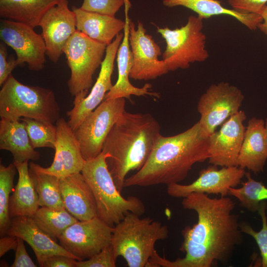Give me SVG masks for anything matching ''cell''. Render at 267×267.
<instances>
[{
    "instance_id": "obj_3",
    "label": "cell",
    "mask_w": 267,
    "mask_h": 267,
    "mask_svg": "<svg viewBox=\"0 0 267 267\" xmlns=\"http://www.w3.org/2000/svg\"><path fill=\"white\" fill-rule=\"evenodd\" d=\"M160 130L152 115L126 111L111 129L102 152L106 155L108 169L121 192L127 174L138 171L147 161Z\"/></svg>"
},
{
    "instance_id": "obj_4",
    "label": "cell",
    "mask_w": 267,
    "mask_h": 267,
    "mask_svg": "<svg viewBox=\"0 0 267 267\" xmlns=\"http://www.w3.org/2000/svg\"><path fill=\"white\" fill-rule=\"evenodd\" d=\"M140 216L130 213L113 229L111 245L115 258L123 257L129 267H148L156 242L168 237L166 225Z\"/></svg>"
},
{
    "instance_id": "obj_41",
    "label": "cell",
    "mask_w": 267,
    "mask_h": 267,
    "mask_svg": "<svg viewBox=\"0 0 267 267\" xmlns=\"http://www.w3.org/2000/svg\"><path fill=\"white\" fill-rule=\"evenodd\" d=\"M263 20L258 26L259 29L262 32L267 35V5L263 9L261 13Z\"/></svg>"
},
{
    "instance_id": "obj_36",
    "label": "cell",
    "mask_w": 267,
    "mask_h": 267,
    "mask_svg": "<svg viewBox=\"0 0 267 267\" xmlns=\"http://www.w3.org/2000/svg\"><path fill=\"white\" fill-rule=\"evenodd\" d=\"M227 2L232 9L239 12L261 15L267 0H228Z\"/></svg>"
},
{
    "instance_id": "obj_1",
    "label": "cell",
    "mask_w": 267,
    "mask_h": 267,
    "mask_svg": "<svg viewBox=\"0 0 267 267\" xmlns=\"http://www.w3.org/2000/svg\"><path fill=\"white\" fill-rule=\"evenodd\" d=\"M185 210L194 211L197 222L181 231L183 242L179 250L182 258L170 261L155 250L149 267H211L225 263L242 242V232L237 215L233 211L235 203L229 197L210 198L204 193H192L181 202Z\"/></svg>"
},
{
    "instance_id": "obj_38",
    "label": "cell",
    "mask_w": 267,
    "mask_h": 267,
    "mask_svg": "<svg viewBox=\"0 0 267 267\" xmlns=\"http://www.w3.org/2000/svg\"><path fill=\"white\" fill-rule=\"evenodd\" d=\"M11 267H36L29 256L24 243V240L18 237L17 247L15 250V259Z\"/></svg>"
},
{
    "instance_id": "obj_22",
    "label": "cell",
    "mask_w": 267,
    "mask_h": 267,
    "mask_svg": "<svg viewBox=\"0 0 267 267\" xmlns=\"http://www.w3.org/2000/svg\"><path fill=\"white\" fill-rule=\"evenodd\" d=\"M267 159L265 121L252 117L248 122L237 165L255 174L263 172Z\"/></svg>"
},
{
    "instance_id": "obj_19",
    "label": "cell",
    "mask_w": 267,
    "mask_h": 267,
    "mask_svg": "<svg viewBox=\"0 0 267 267\" xmlns=\"http://www.w3.org/2000/svg\"><path fill=\"white\" fill-rule=\"evenodd\" d=\"M131 5L130 0H126L124 36L116 55L118 70V79L112 89L106 94L104 100L119 98H130L132 95L136 96L149 95L158 97V93L150 91L152 88L150 84L146 83L142 87L138 88L133 86L129 80L133 63V55L129 41L131 19L128 14Z\"/></svg>"
},
{
    "instance_id": "obj_29",
    "label": "cell",
    "mask_w": 267,
    "mask_h": 267,
    "mask_svg": "<svg viewBox=\"0 0 267 267\" xmlns=\"http://www.w3.org/2000/svg\"><path fill=\"white\" fill-rule=\"evenodd\" d=\"M32 218L41 229L55 241L66 228L78 221L65 209L56 210L45 207L39 208Z\"/></svg>"
},
{
    "instance_id": "obj_24",
    "label": "cell",
    "mask_w": 267,
    "mask_h": 267,
    "mask_svg": "<svg viewBox=\"0 0 267 267\" xmlns=\"http://www.w3.org/2000/svg\"><path fill=\"white\" fill-rule=\"evenodd\" d=\"M0 149L11 153L13 163L36 161L40 157V153L33 147L25 124L20 120L1 118Z\"/></svg>"
},
{
    "instance_id": "obj_42",
    "label": "cell",
    "mask_w": 267,
    "mask_h": 267,
    "mask_svg": "<svg viewBox=\"0 0 267 267\" xmlns=\"http://www.w3.org/2000/svg\"><path fill=\"white\" fill-rule=\"evenodd\" d=\"M265 128H266V140L267 143V118L265 121Z\"/></svg>"
},
{
    "instance_id": "obj_39",
    "label": "cell",
    "mask_w": 267,
    "mask_h": 267,
    "mask_svg": "<svg viewBox=\"0 0 267 267\" xmlns=\"http://www.w3.org/2000/svg\"><path fill=\"white\" fill-rule=\"evenodd\" d=\"M77 260L61 255H55L46 259L42 267H76Z\"/></svg>"
},
{
    "instance_id": "obj_30",
    "label": "cell",
    "mask_w": 267,
    "mask_h": 267,
    "mask_svg": "<svg viewBox=\"0 0 267 267\" xmlns=\"http://www.w3.org/2000/svg\"><path fill=\"white\" fill-rule=\"evenodd\" d=\"M245 177L247 180L241 182L242 186L230 188L228 195L237 198L242 207L255 212L260 203L267 200V187L261 181L253 179L249 172H246Z\"/></svg>"
},
{
    "instance_id": "obj_33",
    "label": "cell",
    "mask_w": 267,
    "mask_h": 267,
    "mask_svg": "<svg viewBox=\"0 0 267 267\" xmlns=\"http://www.w3.org/2000/svg\"><path fill=\"white\" fill-rule=\"evenodd\" d=\"M267 203L262 202L258 210L261 216L262 227L259 231H255L251 225L246 222H240V227L243 233L251 236L256 241L260 251L262 257V267H267Z\"/></svg>"
},
{
    "instance_id": "obj_14",
    "label": "cell",
    "mask_w": 267,
    "mask_h": 267,
    "mask_svg": "<svg viewBox=\"0 0 267 267\" xmlns=\"http://www.w3.org/2000/svg\"><path fill=\"white\" fill-rule=\"evenodd\" d=\"M246 172L238 166L222 167L211 165L200 171L197 178L188 184L179 183L167 185L169 195L183 198L192 193L226 196L231 187H236L241 183Z\"/></svg>"
},
{
    "instance_id": "obj_10",
    "label": "cell",
    "mask_w": 267,
    "mask_h": 267,
    "mask_svg": "<svg viewBox=\"0 0 267 267\" xmlns=\"http://www.w3.org/2000/svg\"><path fill=\"white\" fill-rule=\"evenodd\" d=\"M244 99L242 91L228 82L211 85L200 96L197 111L202 131L210 136L229 117L237 113Z\"/></svg>"
},
{
    "instance_id": "obj_23",
    "label": "cell",
    "mask_w": 267,
    "mask_h": 267,
    "mask_svg": "<svg viewBox=\"0 0 267 267\" xmlns=\"http://www.w3.org/2000/svg\"><path fill=\"white\" fill-rule=\"evenodd\" d=\"M72 10L76 16L77 30L106 45L124 29L125 21L115 16L87 11L75 6Z\"/></svg>"
},
{
    "instance_id": "obj_7",
    "label": "cell",
    "mask_w": 267,
    "mask_h": 267,
    "mask_svg": "<svg viewBox=\"0 0 267 267\" xmlns=\"http://www.w3.org/2000/svg\"><path fill=\"white\" fill-rule=\"evenodd\" d=\"M203 20L198 16L190 15L180 28L157 27V33L166 43L162 59L169 71L186 69L191 63L203 62L209 58L206 36L203 31Z\"/></svg>"
},
{
    "instance_id": "obj_27",
    "label": "cell",
    "mask_w": 267,
    "mask_h": 267,
    "mask_svg": "<svg viewBox=\"0 0 267 267\" xmlns=\"http://www.w3.org/2000/svg\"><path fill=\"white\" fill-rule=\"evenodd\" d=\"M13 164L18 173V179L13 192L10 197V217H32L39 208L40 205L38 195L29 175L28 161Z\"/></svg>"
},
{
    "instance_id": "obj_34",
    "label": "cell",
    "mask_w": 267,
    "mask_h": 267,
    "mask_svg": "<svg viewBox=\"0 0 267 267\" xmlns=\"http://www.w3.org/2000/svg\"><path fill=\"white\" fill-rule=\"evenodd\" d=\"M126 0H83L82 10L115 16Z\"/></svg>"
},
{
    "instance_id": "obj_13",
    "label": "cell",
    "mask_w": 267,
    "mask_h": 267,
    "mask_svg": "<svg viewBox=\"0 0 267 267\" xmlns=\"http://www.w3.org/2000/svg\"><path fill=\"white\" fill-rule=\"evenodd\" d=\"M129 41L133 55L130 78L148 81L169 72L164 61L159 59L162 54L160 46L146 33L141 21H138L135 28L134 23L131 20Z\"/></svg>"
},
{
    "instance_id": "obj_6",
    "label": "cell",
    "mask_w": 267,
    "mask_h": 267,
    "mask_svg": "<svg viewBox=\"0 0 267 267\" xmlns=\"http://www.w3.org/2000/svg\"><path fill=\"white\" fill-rule=\"evenodd\" d=\"M0 117L12 121L28 118L54 124L60 118V107L52 90L23 84L11 74L0 90Z\"/></svg>"
},
{
    "instance_id": "obj_26",
    "label": "cell",
    "mask_w": 267,
    "mask_h": 267,
    "mask_svg": "<svg viewBox=\"0 0 267 267\" xmlns=\"http://www.w3.org/2000/svg\"><path fill=\"white\" fill-rule=\"evenodd\" d=\"M67 0H0V16L34 28L51 8Z\"/></svg>"
},
{
    "instance_id": "obj_21",
    "label": "cell",
    "mask_w": 267,
    "mask_h": 267,
    "mask_svg": "<svg viewBox=\"0 0 267 267\" xmlns=\"http://www.w3.org/2000/svg\"><path fill=\"white\" fill-rule=\"evenodd\" d=\"M60 187L65 209L78 221L97 217L93 194L81 172L60 178Z\"/></svg>"
},
{
    "instance_id": "obj_5",
    "label": "cell",
    "mask_w": 267,
    "mask_h": 267,
    "mask_svg": "<svg viewBox=\"0 0 267 267\" xmlns=\"http://www.w3.org/2000/svg\"><path fill=\"white\" fill-rule=\"evenodd\" d=\"M81 173L93 194L97 217L109 226L114 227L130 213L139 216L144 213L145 207L141 199L121 195L108 169L106 155L102 152L86 160Z\"/></svg>"
},
{
    "instance_id": "obj_20",
    "label": "cell",
    "mask_w": 267,
    "mask_h": 267,
    "mask_svg": "<svg viewBox=\"0 0 267 267\" xmlns=\"http://www.w3.org/2000/svg\"><path fill=\"white\" fill-rule=\"evenodd\" d=\"M6 235L15 236L26 242L34 251L40 267H42L46 259L55 255H64L77 260L41 229L32 217L16 216L11 218Z\"/></svg>"
},
{
    "instance_id": "obj_37",
    "label": "cell",
    "mask_w": 267,
    "mask_h": 267,
    "mask_svg": "<svg viewBox=\"0 0 267 267\" xmlns=\"http://www.w3.org/2000/svg\"><path fill=\"white\" fill-rule=\"evenodd\" d=\"M8 53L5 44L0 43V86H1L11 74L12 70L18 66L16 58L7 60Z\"/></svg>"
},
{
    "instance_id": "obj_40",
    "label": "cell",
    "mask_w": 267,
    "mask_h": 267,
    "mask_svg": "<svg viewBox=\"0 0 267 267\" xmlns=\"http://www.w3.org/2000/svg\"><path fill=\"white\" fill-rule=\"evenodd\" d=\"M18 237L15 236L5 235L0 238V257L8 251H15L17 245Z\"/></svg>"
},
{
    "instance_id": "obj_12",
    "label": "cell",
    "mask_w": 267,
    "mask_h": 267,
    "mask_svg": "<svg viewBox=\"0 0 267 267\" xmlns=\"http://www.w3.org/2000/svg\"><path fill=\"white\" fill-rule=\"evenodd\" d=\"M0 38L16 54L18 66L27 64L29 70H42L46 61V47L41 35L24 23L3 19L0 20Z\"/></svg>"
},
{
    "instance_id": "obj_9",
    "label": "cell",
    "mask_w": 267,
    "mask_h": 267,
    "mask_svg": "<svg viewBox=\"0 0 267 267\" xmlns=\"http://www.w3.org/2000/svg\"><path fill=\"white\" fill-rule=\"evenodd\" d=\"M125 105L124 98L104 100L74 131L85 160L102 152L110 131L126 111Z\"/></svg>"
},
{
    "instance_id": "obj_31",
    "label": "cell",
    "mask_w": 267,
    "mask_h": 267,
    "mask_svg": "<svg viewBox=\"0 0 267 267\" xmlns=\"http://www.w3.org/2000/svg\"><path fill=\"white\" fill-rule=\"evenodd\" d=\"M17 169L13 163L0 165V235H6L11 218L9 213L10 193L13 190V180Z\"/></svg>"
},
{
    "instance_id": "obj_25",
    "label": "cell",
    "mask_w": 267,
    "mask_h": 267,
    "mask_svg": "<svg viewBox=\"0 0 267 267\" xmlns=\"http://www.w3.org/2000/svg\"><path fill=\"white\" fill-rule=\"evenodd\" d=\"M163 3L169 7L179 6L186 7L203 19L218 15L230 16L251 31L258 29L259 24L263 20L260 14L239 12L224 7L219 0H163Z\"/></svg>"
},
{
    "instance_id": "obj_8",
    "label": "cell",
    "mask_w": 267,
    "mask_h": 267,
    "mask_svg": "<svg viewBox=\"0 0 267 267\" xmlns=\"http://www.w3.org/2000/svg\"><path fill=\"white\" fill-rule=\"evenodd\" d=\"M79 31L71 36L63 48L71 76L67 85L74 101H79L89 94L93 84V76L101 65L107 47Z\"/></svg>"
},
{
    "instance_id": "obj_18",
    "label": "cell",
    "mask_w": 267,
    "mask_h": 267,
    "mask_svg": "<svg viewBox=\"0 0 267 267\" xmlns=\"http://www.w3.org/2000/svg\"><path fill=\"white\" fill-rule=\"evenodd\" d=\"M56 139L55 155L51 165L44 168L38 164L35 166L39 171L62 178L81 173L86 160L74 131L63 118H59L55 123Z\"/></svg>"
},
{
    "instance_id": "obj_11",
    "label": "cell",
    "mask_w": 267,
    "mask_h": 267,
    "mask_svg": "<svg viewBox=\"0 0 267 267\" xmlns=\"http://www.w3.org/2000/svg\"><path fill=\"white\" fill-rule=\"evenodd\" d=\"M113 227L96 217L78 221L58 237L59 244L81 261L88 259L111 244Z\"/></svg>"
},
{
    "instance_id": "obj_15",
    "label": "cell",
    "mask_w": 267,
    "mask_h": 267,
    "mask_svg": "<svg viewBox=\"0 0 267 267\" xmlns=\"http://www.w3.org/2000/svg\"><path fill=\"white\" fill-rule=\"evenodd\" d=\"M245 113L240 110L209 136V163L216 166H238L246 127Z\"/></svg>"
},
{
    "instance_id": "obj_16",
    "label": "cell",
    "mask_w": 267,
    "mask_h": 267,
    "mask_svg": "<svg viewBox=\"0 0 267 267\" xmlns=\"http://www.w3.org/2000/svg\"><path fill=\"white\" fill-rule=\"evenodd\" d=\"M123 36L124 33H119L107 46L98 76L90 92L82 100L73 102V108L67 112L68 124L73 131L103 101L106 94L112 89L114 61Z\"/></svg>"
},
{
    "instance_id": "obj_2",
    "label": "cell",
    "mask_w": 267,
    "mask_h": 267,
    "mask_svg": "<svg viewBox=\"0 0 267 267\" xmlns=\"http://www.w3.org/2000/svg\"><path fill=\"white\" fill-rule=\"evenodd\" d=\"M209 144L199 122L178 134H161L145 164L126 178L124 187L179 183L195 164L209 159Z\"/></svg>"
},
{
    "instance_id": "obj_28",
    "label": "cell",
    "mask_w": 267,
    "mask_h": 267,
    "mask_svg": "<svg viewBox=\"0 0 267 267\" xmlns=\"http://www.w3.org/2000/svg\"><path fill=\"white\" fill-rule=\"evenodd\" d=\"M29 166V175L38 195L40 206L56 210L65 209L60 178L39 171L33 162H30Z\"/></svg>"
},
{
    "instance_id": "obj_35",
    "label": "cell",
    "mask_w": 267,
    "mask_h": 267,
    "mask_svg": "<svg viewBox=\"0 0 267 267\" xmlns=\"http://www.w3.org/2000/svg\"><path fill=\"white\" fill-rule=\"evenodd\" d=\"M116 260L110 244L87 260H77L76 267H115Z\"/></svg>"
},
{
    "instance_id": "obj_32",
    "label": "cell",
    "mask_w": 267,
    "mask_h": 267,
    "mask_svg": "<svg viewBox=\"0 0 267 267\" xmlns=\"http://www.w3.org/2000/svg\"><path fill=\"white\" fill-rule=\"evenodd\" d=\"M25 124L33 147L54 149L56 139V127L53 124L36 119L21 118Z\"/></svg>"
},
{
    "instance_id": "obj_17",
    "label": "cell",
    "mask_w": 267,
    "mask_h": 267,
    "mask_svg": "<svg viewBox=\"0 0 267 267\" xmlns=\"http://www.w3.org/2000/svg\"><path fill=\"white\" fill-rule=\"evenodd\" d=\"M68 0L52 7L41 18L39 26L46 47V55L53 63L63 53L66 43L76 31L75 13L68 7Z\"/></svg>"
}]
</instances>
